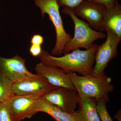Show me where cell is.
<instances>
[{
	"mask_svg": "<svg viewBox=\"0 0 121 121\" xmlns=\"http://www.w3.org/2000/svg\"><path fill=\"white\" fill-rule=\"evenodd\" d=\"M98 47V45L94 44L88 50L78 48L63 56H53L43 50L39 57L40 62L60 68L66 73L76 72L82 76L88 75L93 72L95 55Z\"/></svg>",
	"mask_w": 121,
	"mask_h": 121,
	"instance_id": "6da1fadb",
	"label": "cell"
},
{
	"mask_svg": "<svg viewBox=\"0 0 121 121\" xmlns=\"http://www.w3.org/2000/svg\"><path fill=\"white\" fill-rule=\"evenodd\" d=\"M67 73L79 95L93 98L96 100L109 101L108 94L113 92L114 86L111 83V78L105 73L86 76L78 75L73 72Z\"/></svg>",
	"mask_w": 121,
	"mask_h": 121,
	"instance_id": "7a4b0ae2",
	"label": "cell"
},
{
	"mask_svg": "<svg viewBox=\"0 0 121 121\" xmlns=\"http://www.w3.org/2000/svg\"><path fill=\"white\" fill-rule=\"evenodd\" d=\"M61 12L69 15L73 20L74 25V37L66 44L62 54L64 55L68 54L80 48L88 50L93 46V43L95 40L106 37L105 33L92 29L88 23L79 19L70 9L64 7Z\"/></svg>",
	"mask_w": 121,
	"mask_h": 121,
	"instance_id": "3957f363",
	"label": "cell"
},
{
	"mask_svg": "<svg viewBox=\"0 0 121 121\" xmlns=\"http://www.w3.org/2000/svg\"><path fill=\"white\" fill-rule=\"evenodd\" d=\"M34 1L35 6L40 9L43 19L45 14H47L55 29L56 42L51 53L53 56H60L65 44L72 37L65 31L56 0H34Z\"/></svg>",
	"mask_w": 121,
	"mask_h": 121,
	"instance_id": "277c9868",
	"label": "cell"
},
{
	"mask_svg": "<svg viewBox=\"0 0 121 121\" xmlns=\"http://www.w3.org/2000/svg\"><path fill=\"white\" fill-rule=\"evenodd\" d=\"M105 31L106 41L101 45H99L95 55L93 74L104 73L109 63L117 56L118 46L121 39L111 29H107Z\"/></svg>",
	"mask_w": 121,
	"mask_h": 121,
	"instance_id": "5b68a950",
	"label": "cell"
},
{
	"mask_svg": "<svg viewBox=\"0 0 121 121\" xmlns=\"http://www.w3.org/2000/svg\"><path fill=\"white\" fill-rule=\"evenodd\" d=\"M58 87L50 84L36 74L35 76L13 82L12 91L14 95H28L39 98Z\"/></svg>",
	"mask_w": 121,
	"mask_h": 121,
	"instance_id": "8992f818",
	"label": "cell"
},
{
	"mask_svg": "<svg viewBox=\"0 0 121 121\" xmlns=\"http://www.w3.org/2000/svg\"><path fill=\"white\" fill-rule=\"evenodd\" d=\"M71 9L76 16L86 20L91 28L102 31L106 9L104 5L91 0H84Z\"/></svg>",
	"mask_w": 121,
	"mask_h": 121,
	"instance_id": "52a82bcc",
	"label": "cell"
},
{
	"mask_svg": "<svg viewBox=\"0 0 121 121\" xmlns=\"http://www.w3.org/2000/svg\"><path fill=\"white\" fill-rule=\"evenodd\" d=\"M41 97L69 114L75 111L78 104L77 92L72 89L65 87H58L48 91Z\"/></svg>",
	"mask_w": 121,
	"mask_h": 121,
	"instance_id": "ba28073f",
	"label": "cell"
},
{
	"mask_svg": "<svg viewBox=\"0 0 121 121\" xmlns=\"http://www.w3.org/2000/svg\"><path fill=\"white\" fill-rule=\"evenodd\" d=\"M0 74L12 82L36 75L29 71L25 60L18 55L9 58L0 56Z\"/></svg>",
	"mask_w": 121,
	"mask_h": 121,
	"instance_id": "9c48e42d",
	"label": "cell"
},
{
	"mask_svg": "<svg viewBox=\"0 0 121 121\" xmlns=\"http://www.w3.org/2000/svg\"><path fill=\"white\" fill-rule=\"evenodd\" d=\"M39 98L28 95H13L8 101L13 121L30 119L37 113L35 103Z\"/></svg>",
	"mask_w": 121,
	"mask_h": 121,
	"instance_id": "30bf717a",
	"label": "cell"
},
{
	"mask_svg": "<svg viewBox=\"0 0 121 121\" xmlns=\"http://www.w3.org/2000/svg\"><path fill=\"white\" fill-rule=\"evenodd\" d=\"M35 70L37 74L52 86L69 88L76 91L67 73L61 68L47 65L40 62L35 67Z\"/></svg>",
	"mask_w": 121,
	"mask_h": 121,
	"instance_id": "8fae6325",
	"label": "cell"
},
{
	"mask_svg": "<svg viewBox=\"0 0 121 121\" xmlns=\"http://www.w3.org/2000/svg\"><path fill=\"white\" fill-rule=\"evenodd\" d=\"M78 96L79 109L71 114L75 121H101L96 108V99L78 94Z\"/></svg>",
	"mask_w": 121,
	"mask_h": 121,
	"instance_id": "7c38bea8",
	"label": "cell"
},
{
	"mask_svg": "<svg viewBox=\"0 0 121 121\" xmlns=\"http://www.w3.org/2000/svg\"><path fill=\"white\" fill-rule=\"evenodd\" d=\"M35 108L37 112L46 113L56 121H75L71 114L65 112L41 97L36 100Z\"/></svg>",
	"mask_w": 121,
	"mask_h": 121,
	"instance_id": "4fadbf2b",
	"label": "cell"
},
{
	"mask_svg": "<svg viewBox=\"0 0 121 121\" xmlns=\"http://www.w3.org/2000/svg\"><path fill=\"white\" fill-rule=\"evenodd\" d=\"M108 28L121 39V5L118 3L113 8L106 9L102 31Z\"/></svg>",
	"mask_w": 121,
	"mask_h": 121,
	"instance_id": "5bb4252c",
	"label": "cell"
},
{
	"mask_svg": "<svg viewBox=\"0 0 121 121\" xmlns=\"http://www.w3.org/2000/svg\"><path fill=\"white\" fill-rule=\"evenodd\" d=\"M12 82L0 74V103L9 101L13 95L12 91Z\"/></svg>",
	"mask_w": 121,
	"mask_h": 121,
	"instance_id": "9a60e30c",
	"label": "cell"
},
{
	"mask_svg": "<svg viewBox=\"0 0 121 121\" xmlns=\"http://www.w3.org/2000/svg\"><path fill=\"white\" fill-rule=\"evenodd\" d=\"M107 102L103 99L96 100V108L101 121H113L107 108Z\"/></svg>",
	"mask_w": 121,
	"mask_h": 121,
	"instance_id": "2e32d148",
	"label": "cell"
},
{
	"mask_svg": "<svg viewBox=\"0 0 121 121\" xmlns=\"http://www.w3.org/2000/svg\"><path fill=\"white\" fill-rule=\"evenodd\" d=\"M0 121H13L8 101L0 103Z\"/></svg>",
	"mask_w": 121,
	"mask_h": 121,
	"instance_id": "e0dca14e",
	"label": "cell"
},
{
	"mask_svg": "<svg viewBox=\"0 0 121 121\" xmlns=\"http://www.w3.org/2000/svg\"><path fill=\"white\" fill-rule=\"evenodd\" d=\"M84 0H56L59 7H67L72 9Z\"/></svg>",
	"mask_w": 121,
	"mask_h": 121,
	"instance_id": "ac0fdd59",
	"label": "cell"
},
{
	"mask_svg": "<svg viewBox=\"0 0 121 121\" xmlns=\"http://www.w3.org/2000/svg\"><path fill=\"white\" fill-rule=\"evenodd\" d=\"M93 1L103 4L106 9L113 8L118 4L117 0H93Z\"/></svg>",
	"mask_w": 121,
	"mask_h": 121,
	"instance_id": "d6986e66",
	"label": "cell"
},
{
	"mask_svg": "<svg viewBox=\"0 0 121 121\" xmlns=\"http://www.w3.org/2000/svg\"><path fill=\"white\" fill-rule=\"evenodd\" d=\"M44 41L43 37L39 34L33 35L30 40L31 44L41 46L43 44Z\"/></svg>",
	"mask_w": 121,
	"mask_h": 121,
	"instance_id": "ffe728a7",
	"label": "cell"
},
{
	"mask_svg": "<svg viewBox=\"0 0 121 121\" xmlns=\"http://www.w3.org/2000/svg\"><path fill=\"white\" fill-rule=\"evenodd\" d=\"M42 50L41 46L31 44L29 49L30 54L35 57L39 56L41 54Z\"/></svg>",
	"mask_w": 121,
	"mask_h": 121,
	"instance_id": "44dd1931",
	"label": "cell"
},
{
	"mask_svg": "<svg viewBox=\"0 0 121 121\" xmlns=\"http://www.w3.org/2000/svg\"><path fill=\"white\" fill-rule=\"evenodd\" d=\"M114 117L115 119L118 120L119 121H121V110H119L117 112V113L115 115Z\"/></svg>",
	"mask_w": 121,
	"mask_h": 121,
	"instance_id": "7402d4cb",
	"label": "cell"
}]
</instances>
